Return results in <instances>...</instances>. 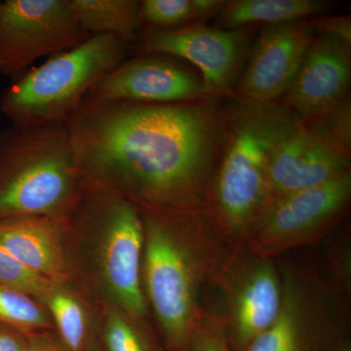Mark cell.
Segmentation results:
<instances>
[{
	"label": "cell",
	"instance_id": "cell-22",
	"mask_svg": "<svg viewBox=\"0 0 351 351\" xmlns=\"http://www.w3.org/2000/svg\"><path fill=\"white\" fill-rule=\"evenodd\" d=\"M0 284L19 289L32 297L43 300H45L58 287L56 284L23 267L1 245H0Z\"/></svg>",
	"mask_w": 351,
	"mask_h": 351
},
{
	"label": "cell",
	"instance_id": "cell-31",
	"mask_svg": "<svg viewBox=\"0 0 351 351\" xmlns=\"http://www.w3.org/2000/svg\"><path fill=\"white\" fill-rule=\"evenodd\" d=\"M93 351H97V350H94Z\"/></svg>",
	"mask_w": 351,
	"mask_h": 351
},
{
	"label": "cell",
	"instance_id": "cell-16",
	"mask_svg": "<svg viewBox=\"0 0 351 351\" xmlns=\"http://www.w3.org/2000/svg\"><path fill=\"white\" fill-rule=\"evenodd\" d=\"M307 309L301 292L294 284H287L276 322L253 339L246 351H320L319 332Z\"/></svg>",
	"mask_w": 351,
	"mask_h": 351
},
{
	"label": "cell",
	"instance_id": "cell-11",
	"mask_svg": "<svg viewBox=\"0 0 351 351\" xmlns=\"http://www.w3.org/2000/svg\"><path fill=\"white\" fill-rule=\"evenodd\" d=\"M350 171V152L323 138L301 119L270 158L262 214L284 196L325 184Z\"/></svg>",
	"mask_w": 351,
	"mask_h": 351
},
{
	"label": "cell",
	"instance_id": "cell-2",
	"mask_svg": "<svg viewBox=\"0 0 351 351\" xmlns=\"http://www.w3.org/2000/svg\"><path fill=\"white\" fill-rule=\"evenodd\" d=\"M86 191L66 124H11L0 133V219H61Z\"/></svg>",
	"mask_w": 351,
	"mask_h": 351
},
{
	"label": "cell",
	"instance_id": "cell-21",
	"mask_svg": "<svg viewBox=\"0 0 351 351\" xmlns=\"http://www.w3.org/2000/svg\"><path fill=\"white\" fill-rule=\"evenodd\" d=\"M0 323L25 334L50 326L47 313L32 295L4 284H0Z\"/></svg>",
	"mask_w": 351,
	"mask_h": 351
},
{
	"label": "cell",
	"instance_id": "cell-30",
	"mask_svg": "<svg viewBox=\"0 0 351 351\" xmlns=\"http://www.w3.org/2000/svg\"><path fill=\"white\" fill-rule=\"evenodd\" d=\"M0 9H1V1H0Z\"/></svg>",
	"mask_w": 351,
	"mask_h": 351
},
{
	"label": "cell",
	"instance_id": "cell-26",
	"mask_svg": "<svg viewBox=\"0 0 351 351\" xmlns=\"http://www.w3.org/2000/svg\"><path fill=\"white\" fill-rule=\"evenodd\" d=\"M191 351H230L223 334L214 329H198L191 336Z\"/></svg>",
	"mask_w": 351,
	"mask_h": 351
},
{
	"label": "cell",
	"instance_id": "cell-18",
	"mask_svg": "<svg viewBox=\"0 0 351 351\" xmlns=\"http://www.w3.org/2000/svg\"><path fill=\"white\" fill-rule=\"evenodd\" d=\"M78 23L90 36H112L128 44L143 25L137 0H71Z\"/></svg>",
	"mask_w": 351,
	"mask_h": 351
},
{
	"label": "cell",
	"instance_id": "cell-12",
	"mask_svg": "<svg viewBox=\"0 0 351 351\" xmlns=\"http://www.w3.org/2000/svg\"><path fill=\"white\" fill-rule=\"evenodd\" d=\"M350 172L336 179L277 200L257 219L261 248L277 250L324 228L348 207Z\"/></svg>",
	"mask_w": 351,
	"mask_h": 351
},
{
	"label": "cell",
	"instance_id": "cell-23",
	"mask_svg": "<svg viewBox=\"0 0 351 351\" xmlns=\"http://www.w3.org/2000/svg\"><path fill=\"white\" fill-rule=\"evenodd\" d=\"M309 128L327 138L341 149H351V103L350 95L324 117L311 122H304Z\"/></svg>",
	"mask_w": 351,
	"mask_h": 351
},
{
	"label": "cell",
	"instance_id": "cell-28",
	"mask_svg": "<svg viewBox=\"0 0 351 351\" xmlns=\"http://www.w3.org/2000/svg\"><path fill=\"white\" fill-rule=\"evenodd\" d=\"M25 351H69L66 346L48 336H27Z\"/></svg>",
	"mask_w": 351,
	"mask_h": 351
},
{
	"label": "cell",
	"instance_id": "cell-17",
	"mask_svg": "<svg viewBox=\"0 0 351 351\" xmlns=\"http://www.w3.org/2000/svg\"><path fill=\"white\" fill-rule=\"evenodd\" d=\"M323 0H232L221 10V29H245L252 24L274 25L308 20L327 10Z\"/></svg>",
	"mask_w": 351,
	"mask_h": 351
},
{
	"label": "cell",
	"instance_id": "cell-6",
	"mask_svg": "<svg viewBox=\"0 0 351 351\" xmlns=\"http://www.w3.org/2000/svg\"><path fill=\"white\" fill-rule=\"evenodd\" d=\"M80 204L101 232L106 285L126 313L142 317L147 311L141 283L145 225L138 207L122 196L95 189H87Z\"/></svg>",
	"mask_w": 351,
	"mask_h": 351
},
{
	"label": "cell",
	"instance_id": "cell-8",
	"mask_svg": "<svg viewBox=\"0 0 351 351\" xmlns=\"http://www.w3.org/2000/svg\"><path fill=\"white\" fill-rule=\"evenodd\" d=\"M246 29H225L201 24L145 32L138 53L162 54L199 69L206 99L230 93L239 82L248 45Z\"/></svg>",
	"mask_w": 351,
	"mask_h": 351
},
{
	"label": "cell",
	"instance_id": "cell-25",
	"mask_svg": "<svg viewBox=\"0 0 351 351\" xmlns=\"http://www.w3.org/2000/svg\"><path fill=\"white\" fill-rule=\"evenodd\" d=\"M314 32L338 39L351 46V18L350 16L320 17L311 21Z\"/></svg>",
	"mask_w": 351,
	"mask_h": 351
},
{
	"label": "cell",
	"instance_id": "cell-9",
	"mask_svg": "<svg viewBox=\"0 0 351 351\" xmlns=\"http://www.w3.org/2000/svg\"><path fill=\"white\" fill-rule=\"evenodd\" d=\"M315 34L307 20L265 25L233 89L235 98L254 104L282 99Z\"/></svg>",
	"mask_w": 351,
	"mask_h": 351
},
{
	"label": "cell",
	"instance_id": "cell-3",
	"mask_svg": "<svg viewBox=\"0 0 351 351\" xmlns=\"http://www.w3.org/2000/svg\"><path fill=\"white\" fill-rule=\"evenodd\" d=\"M226 115V138L214 173L212 197L219 221L239 232L262 214L270 158L301 119L278 101H239Z\"/></svg>",
	"mask_w": 351,
	"mask_h": 351
},
{
	"label": "cell",
	"instance_id": "cell-15",
	"mask_svg": "<svg viewBox=\"0 0 351 351\" xmlns=\"http://www.w3.org/2000/svg\"><path fill=\"white\" fill-rule=\"evenodd\" d=\"M283 290L274 267L263 265L249 276L240 290L234 311V337L246 350L277 319L282 306Z\"/></svg>",
	"mask_w": 351,
	"mask_h": 351
},
{
	"label": "cell",
	"instance_id": "cell-7",
	"mask_svg": "<svg viewBox=\"0 0 351 351\" xmlns=\"http://www.w3.org/2000/svg\"><path fill=\"white\" fill-rule=\"evenodd\" d=\"M71 0H6L0 9V75L17 76L38 59L90 38Z\"/></svg>",
	"mask_w": 351,
	"mask_h": 351
},
{
	"label": "cell",
	"instance_id": "cell-13",
	"mask_svg": "<svg viewBox=\"0 0 351 351\" xmlns=\"http://www.w3.org/2000/svg\"><path fill=\"white\" fill-rule=\"evenodd\" d=\"M351 46L315 34L282 104L304 122L321 119L350 95Z\"/></svg>",
	"mask_w": 351,
	"mask_h": 351
},
{
	"label": "cell",
	"instance_id": "cell-27",
	"mask_svg": "<svg viewBox=\"0 0 351 351\" xmlns=\"http://www.w3.org/2000/svg\"><path fill=\"white\" fill-rule=\"evenodd\" d=\"M27 335L0 323V351H25Z\"/></svg>",
	"mask_w": 351,
	"mask_h": 351
},
{
	"label": "cell",
	"instance_id": "cell-29",
	"mask_svg": "<svg viewBox=\"0 0 351 351\" xmlns=\"http://www.w3.org/2000/svg\"><path fill=\"white\" fill-rule=\"evenodd\" d=\"M339 351H351L350 346L348 345V343H346V345L341 346V348L339 350Z\"/></svg>",
	"mask_w": 351,
	"mask_h": 351
},
{
	"label": "cell",
	"instance_id": "cell-5",
	"mask_svg": "<svg viewBox=\"0 0 351 351\" xmlns=\"http://www.w3.org/2000/svg\"><path fill=\"white\" fill-rule=\"evenodd\" d=\"M145 225V274L147 293L168 341L189 345L195 311L193 258L162 212L149 210Z\"/></svg>",
	"mask_w": 351,
	"mask_h": 351
},
{
	"label": "cell",
	"instance_id": "cell-20",
	"mask_svg": "<svg viewBox=\"0 0 351 351\" xmlns=\"http://www.w3.org/2000/svg\"><path fill=\"white\" fill-rule=\"evenodd\" d=\"M44 301L56 323L62 343L69 351H82L86 341L87 324L80 302L59 286Z\"/></svg>",
	"mask_w": 351,
	"mask_h": 351
},
{
	"label": "cell",
	"instance_id": "cell-1",
	"mask_svg": "<svg viewBox=\"0 0 351 351\" xmlns=\"http://www.w3.org/2000/svg\"><path fill=\"white\" fill-rule=\"evenodd\" d=\"M87 189L156 211L200 201L218 164L226 115L212 99L144 104L86 98L69 120Z\"/></svg>",
	"mask_w": 351,
	"mask_h": 351
},
{
	"label": "cell",
	"instance_id": "cell-19",
	"mask_svg": "<svg viewBox=\"0 0 351 351\" xmlns=\"http://www.w3.org/2000/svg\"><path fill=\"white\" fill-rule=\"evenodd\" d=\"M223 0H143V25L152 29H174L197 24V21L221 12Z\"/></svg>",
	"mask_w": 351,
	"mask_h": 351
},
{
	"label": "cell",
	"instance_id": "cell-24",
	"mask_svg": "<svg viewBox=\"0 0 351 351\" xmlns=\"http://www.w3.org/2000/svg\"><path fill=\"white\" fill-rule=\"evenodd\" d=\"M107 351H149L144 339L123 316L112 313L105 326Z\"/></svg>",
	"mask_w": 351,
	"mask_h": 351
},
{
	"label": "cell",
	"instance_id": "cell-14",
	"mask_svg": "<svg viewBox=\"0 0 351 351\" xmlns=\"http://www.w3.org/2000/svg\"><path fill=\"white\" fill-rule=\"evenodd\" d=\"M60 219L51 217L0 219V245L25 269L58 286L69 277Z\"/></svg>",
	"mask_w": 351,
	"mask_h": 351
},
{
	"label": "cell",
	"instance_id": "cell-10",
	"mask_svg": "<svg viewBox=\"0 0 351 351\" xmlns=\"http://www.w3.org/2000/svg\"><path fill=\"white\" fill-rule=\"evenodd\" d=\"M104 101L184 103L206 99L201 76L162 54H142L123 61L88 94Z\"/></svg>",
	"mask_w": 351,
	"mask_h": 351
},
{
	"label": "cell",
	"instance_id": "cell-4",
	"mask_svg": "<svg viewBox=\"0 0 351 351\" xmlns=\"http://www.w3.org/2000/svg\"><path fill=\"white\" fill-rule=\"evenodd\" d=\"M126 52L121 39L91 36L16 76L0 95V110L16 125L66 124Z\"/></svg>",
	"mask_w": 351,
	"mask_h": 351
}]
</instances>
